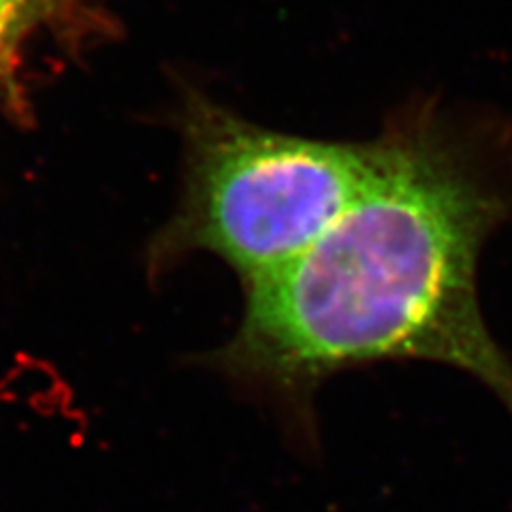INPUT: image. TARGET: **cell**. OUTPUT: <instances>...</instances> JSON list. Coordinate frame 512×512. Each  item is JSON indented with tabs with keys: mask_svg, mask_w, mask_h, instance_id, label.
I'll list each match as a JSON object with an SVG mask.
<instances>
[{
	"mask_svg": "<svg viewBox=\"0 0 512 512\" xmlns=\"http://www.w3.org/2000/svg\"><path fill=\"white\" fill-rule=\"evenodd\" d=\"M376 139L359 197L316 242L244 291L207 365L314 446V395L338 372L434 361L512 414V359L478 299L485 244L512 222V124L421 99Z\"/></svg>",
	"mask_w": 512,
	"mask_h": 512,
	"instance_id": "1",
	"label": "cell"
},
{
	"mask_svg": "<svg viewBox=\"0 0 512 512\" xmlns=\"http://www.w3.org/2000/svg\"><path fill=\"white\" fill-rule=\"evenodd\" d=\"M182 133V197L150 242L148 271L160 276L188 256L210 254L242 291L308 250L359 197L376 163V139L271 131L207 96L188 101Z\"/></svg>",
	"mask_w": 512,
	"mask_h": 512,
	"instance_id": "2",
	"label": "cell"
},
{
	"mask_svg": "<svg viewBox=\"0 0 512 512\" xmlns=\"http://www.w3.org/2000/svg\"><path fill=\"white\" fill-rule=\"evenodd\" d=\"M22 0H0V15H13Z\"/></svg>",
	"mask_w": 512,
	"mask_h": 512,
	"instance_id": "3",
	"label": "cell"
},
{
	"mask_svg": "<svg viewBox=\"0 0 512 512\" xmlns=\"http://www.w3.org/2000/svg\"><path fill=\"white\" fill-rule=\"evenodd\" d=\"M9 18H11V15H0V35H3V32H5Z\"/></svg>",
	"mask_w": 512,
	"mask_h": 512,
	"instance_id": "4",
	"label": "cell"
}]
</instances>
